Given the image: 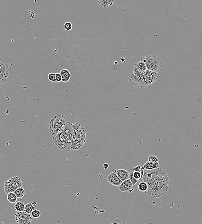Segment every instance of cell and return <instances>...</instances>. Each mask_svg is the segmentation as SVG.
<instances>
[{"instance_id": "cell-6", "label": "cell", "mask_w": 202, "mask_h": 224, "mask_svg": "<svg viewBox=\"0 0 202 224\" xmlns=\"http://www.w3.org/2000/svg\"><path fill=\"white\" fill-rule=\"evenodd\" d=\"M141 61L145 62L147 70L149 71L158 73L162 70V61L156 56L148 55L146 57H141Z\"/></svg>"}, {"instance_id": "cell-27", "label": "cell", "mask_w": 202, "mask_h": 224, "mask_svg": "<svg viewBox=\"0 0 202 224\" xmlns=\"http://www.w3.org/2000/svg\"><path fill=\"white\" fill-rule=\"evenodd\" d=\"M63 27L65 30L69 31L71 30L72 29L73 26H72L71 23L69 22H67L64 25Z\"/></svg>"}, {"instance_id": "cell-2", "label": "cell", "mask_w": 202, "mask_h": 224, "mask_svg": "<svg viewBox=\"0 0 202 224\" xmlns=\"http://www.w3.org/2000/svg\"><path fill=\"white\" fill-rule=\"evenodd\" d=\"M169 185L168 175L164 170L154 183L149 187L148 190L145 193L154 198H160L166 194L168 190Z\"/></svg>"}, {"instance_id": "cell-33", "label": "cell", "mask_w": 202, "mask_h": 224, "mask_svg": "<svg viewBox=\"0 0 202 224\" xmlns=\"http://www.w3.org/2000/svg\"><path fill=\"white\" fill-rule=\"evenodd\" d=\"M3 64H3V63H2V62H0V69H1V67H2V66H3Z\"/></svg>"}, {"instance_id": "cell-10", "label": "cell", "mask_w": 202, "mask_h": 224, "mask_svg": "<svg viewBox=\"0 0 202 224\" xmlns=\"http://www.w3.org/2000/svg\"><path fill=\"white\" fill-rule=\"evenodd\" d=\"M133 185L129 179L122 182L118 187L120 192L124 193L127 192H132L133 190Z\"/></svg>"}, {"instance_id": "cell-29", "label": "cell", "mask_w": 202, "mask_h": 224, "mask_svg": "<svg viewBox=\"0 0 202 224\" xmlns=\"http://www.w3.org/2000/svg\"><path fill=\"white\" fill-rule=\"evenodd\" d=\"M159 159L157 157L154 155L150 156L148 158V161L152 162H158Z\"/></svg>"}, {"instance_id": "cell-12", "label": "cell", "mask_w": 202, "mask_h": 224, "mask_svg": "<svg viewBox=\"0 0 202 224\" xmlns=\"http://www.w3.org/2000/svg\"><path fill=\"white\" fill-rule=\"evenodd\" d=\"M112 172H116L117 176L122 182L129 179V173L127 170H124V169H120V170H117L113 169Z\"/></svg>"}, {"instance_id": "cell-22", "label": "cell", "mask_w": 202, "mask_h": 224, "mask_svg": "<svg viewBox=\"0 0 202 224\" xmlns=\"http://www.w3.org/2000/svg\"><path fill=\"white\" fill-rule=\"evenodd\" d=\"M149 186L146 183L144 182H140L138 185V189L139 191L142 192H146L148 190Z\"/></svg>"}, {"instance_id": "cell-11", "label": "cell", "mask_w": 202, "mask_h": 224, "mask_svg": "<svg viewBox=\"0 0 202 224\" xmlns=\"http://www.w3.org/2000/svg\"><path fill=\"white\" fill-rule=\"evenodd\" d=\"M107 179L111 184L115 186H119L122 182L115 172H111L107 176Z\"/></svg>"}, {"instance_id": "cell-31", "label": "cell", "mask_w": 202, "mask_h": 224, "mask_svg": "<svg viewBox=\"0 0 202 224\" xmlns=\"http://www.w3.org/2000/svg\"><path fill=\"white\" fill-rule=\"evenodd\" d=\"M141 166L139 165H138L137 166L135 167L133 169V170L134 171V172H139V171H141Z\"/></svg>"}, {"instance_id": "cell-25", "label": "cell", "mask_w": 202, "mask_h": 224, "mask_svg": "<svg viewBox=\"0 0 202 224\" xmlns=\"http://www.w3.org/2000/svg\"><path fill=\"white\" fill-rule=\"evenodd\" d=\"M56 74L54 72H50L48 75V78L51 82L57 83V82L56 80Z\"/></svg>"}, {"instance_id": "cell-24", "label": "cell", "mask_w": 202, "mask_h": 224, "mask_svg": "<svg viewBox=\"0 0 202 224\" xmlns=\"http://www.w3.org/2000/svg\"><path fill=\"white\" fill-rule=\"evenodd\" d=\"M60 73L63 74L68 80H70V78H71V74H70V72L69 70L65 69H63V70H61Z\"/></svg>"}, {"instance_id": "cell-7", "label": "cell", "mask_w": 202, "mask_h": 224, "mask_svg": "<svg viewBox=\"0 0 202 224\" xmlns=\"http://www.w3.org/2000/svg\"><path fill=\"white\" fill-rule=\"evenodd\" d=\"M145 170L142 180L143 182L147 183L149 187L151 185L164 171L162 168H160L154 170Z\"/></svg>"}, {"instance_id": "cell-35", "label": "cell", "mask_w": 202, "mask_h": 224, "mask_svg": "<svg viewBox=\"0 0 202 224\" xmlns=\"http://www.w3.org/2000/svg\"><path fill=\"white\" fill-rule=\"evenodd\" d=\"M0 224H5L4 222H0Z\"/></svg>"}, {"instance_id": "cell-23", "label": "cell", "mask_w": 202, "mask_h": 224, "mask_svg": "<svg viewBox=\"0 0 202 224\" xmlns=\"http://www.w3.org/2000/svg\"><path fill=\"white\" fill-rule=\"evenodd\" d=\"M35 209V207L32 203H28L26 205H25V210L24 211L26 212L28 214L31 213Z\"/></svg>"}, {"instance_id": "cell-1", "label": "cell", "mask_w": 202, "mask_h": 224, "mask_svg": "<svg viewBox=\"0 0 202 224\" xmlns=\"http://www.w3.org/2000/svg\"><path fill=\"white\" fill-rule=\"evenodd\" d=\"M73 130L71 123L67 121L65 128L63 131L56 136H53L52 141L61 150L69 151L71 150Z\"/></svg>"}, {"instance_id": "cell-34", "label": "cell", "mask_w": 202, "mask_h": 224, "mask_svg": "<svg viewBox=\"0 0 202 224\" xmlns=\"http://www.w3.org/2000/svg\"><path fill=\"white\" fill-rule=\"evenodd\" d=\"M110 224H119V223H118L117 222H113L112 223Z\"/></svg>"}, {"instance_id": "cell-26", "label": "cell", "mask_w": 202, "mask_h": 224, "mask_svg": "<svg viewBox=\"0 0 202 224\" xmlns=\"http://www.w3.org/2000/svg\"><path fill=\"white\" fill-rule=\"evenodd\" d=\"M31 214V216L33 218H39L41 213H40V211L38 210V209H34Z\"/></svg>"}, {"instance_id": "cell-21", "label": "cell", "mask_w": 202, "mask_h": 224, "mask_svg": "<svg viewBox=\"0 0 202 224\" xmlns=\"http://www.w3.org/2000/svg\"><path fill=\"white\" fill-rule=\"evenodd\" d=\"M7 200L10 203H11V204H14V203H16V201H17V197L14 192H13V193H11L7 194Z\"/></svg>"}, {"instance_id": "cell-9", "label": "cell", "mask_w": 202, "mask_h": 224, "mask_svg": "<svg viewBox=\"0 0 202 224\" xmlns=\"http://www.w3.org/2000/svg\"><path fill=\"white\" fill-rule=\"evenodd\" d=\"M9 75V66L7 63H4L0 69V84H4L8 78Z\"/></svg>"}, {"instance_id": "cell-5", "label": "cell", "mask_w": 202, "mask_h": 224, "mask_svg": "<svg viewBox=\"0 0 202 224\" xmlns=\"http://www.w3.org/2000/svg\"><path fill=\"white\" fill-rule=\"evenodd\" d=\"M68 121L65 116L57 114L50 121L49 129L53 136H54L61 132L65 128Z\"/></svg>"}, {"instance_id": "cell-3", "label": "cell", "mask_w": 202, "mask_h": 224, "mask_svg": "<svg viewBox=\"0 0 202 224\" xmlns=\"http://www.w3.org/2000/svg\"><path fill=\"white\" fill-rule=\"evenodd\" d=\"M158 79V73L147 70L144 74L139 78L135 76L132 72L129 75V82L135 87L143 89L153 84Z\"/></svg>"}, {"instance_id": "cell-14", "label": "cell", "mask_w": 202, "mask_h": 224, "mask_svg": "<svg viewBox=\"0 0 202 224\" xmlns=\"http://www.w3.org/2000/svg\"><path fill=\"white\" fill-rule=\"evenodd\" d=\"M160 166L158 162H152L147 161L143 166V168L145 170H152L159 168Z\"/></svg>"}, {"instance_id": "cell-17", "label": "cell", "mask_w": 202, "mask_h": 224, "mask_svg": "<svg viewBox=\"0 0 202 224\" xmlns=\"http://www.w3.org/2000/svg\"><path fill=\"white\" fill-rule=\"evenodd\" d=\"M115 0H99L97 2L101 4L104 8L107 7H111Z\"/></svg>"}, {"instance_id": "cell-28", "label": "cell", "mask_w": 202, "mask_h": 224, "mask_svg": "<svg viewBox=\"0 0 202 224\" xmlns=\"http://www.w3.org/2000/svg\"><path fill=\"white\" fill-rule=\"evenodd\" d=\"M129 179H130V181H131L133 185H135V184H137V182H138V181H139L138 180L136 179L133 176V172H130V173H129Z\"/></svg>"}, {"instance_id": "cell-4", "label": "cell", "mask_w": 202, "mask_h": 224, "mask_svg": "<svg viewBox=\"0 0 202 224\" xmlns=\"http://www.w3.org/2000/svg\"><path fill=\"white\" fill-rule=\"evenodd\" d=\"M73 130L71 150H78L85 144L86 135L84 127L78 123H71Z\"/></svg>"}, {"instance_id": "cell-30", "label": "cell", "mask_w": 202, "mask_h": 224, "mask_svg": "<svg viewBox=\"0 0 202 224\" xmlns=\"http://www.w3.org/2000/svg\"><path fill=\"white\" fill-rule=\"evenodd\" d=\"M56 80L57 82H60L61 81V77L60 73H56Z\"/></svg>"}, {"instance_id": "cell-15", "label": "cell", "mask_w": 202, "mask_h": 224, "mask_svg": "<svg viewBox=\"0 0 202 224\" xmlns=\"http://www.w3.org/2000/svg\"><path fill=\"white\" fill-rule=\"evenodd\" d=\"M12 180H13V184H14V190H16L17 189L22 187L23 185V182L20 178L17 176H14V177L12 178Z\"/></svg>"}, {"instance_id": "cell-32", "label": "cell", "mask_w": 202, "mask_h": 224, "mask_svg": "<svg viewBox=\"0 0 202 224\" xmlns=\"http://www.w3.org/2000/svg\"><path fill=\"white\" fill-rule=\"evenodd\" d=\"M103 166H104V168L105 170H107V168H108V167H109V165L107 164V163H105Z\"/></svg>"}, {"instance_id": "cell-8", "label": "cell", "mask_w": 202, "mask_h": 224, "mask_svg": "<svg viewBox=\"0 0 202 224\" xmlns=\"http://www.w3.org/2000/svg\"><path fill=\"white\" fill-rule=\"evenodd\" d=\"M15 219L19 224H31L32 221L31 216L26 212H18L15 214Z\"/></svg>"}, {"instance_id": "cell-13", "label": "cell", "mask_w": 202, "mask_h": 224, "mask_svg": "<svg viewBox=\"0 0 202 224\" xmlns=\"http://www.w3.org/2000/svg\"><path fill=\"white\" fill-rule=\"evenodd\" d=\"M4 192L7 194L11 193H13L15 191L12 178L9 179L7 181H6L4 183Z\"/></svg>"}, {"instance_id": "cell-20", "label": "cell", "mask_w": 202, "mask_h": 224, "mask_svg": "<svg viewBox=\"0 0 202 224\" xmlns=\"http://www.w3.org/2000/svg\"><path fill=\"white\" fill-rule=\"evenodd\" d=\"M14 207L16 211L23 212L25 210V205L23 202L19 201L16 202Z\"/></svg>"}, {"instance_id": "cell-18", "label": "cell", "mask_w": 202, "mask_h": 224, "mask_svg": "<svg viewBox=\"0 0 202 224\" xmlns=\"http://www.w3.org/2000/svg\"><path fill=\"white\" fill-rule=\"evenodd\" d=\"M144 173V169L142 167L141 171L139 172H133V176L136 179L138 180V181H140L142 179Z\"/></svg>"}, {"instance_id": "cell-16", "label": "cell", "mask_w": 202, "mask_h": 224, "mask_svg": "<svg viewBox=\"0 0 202 224\" xmlns=\"http://www.w3.org/2000/svg\"><path fill=\"white\" fill-rule=\"evenodd\" d=\"M139 72H144L147 70V67L145 62L143 61L137 62L135 64L134 67Z\"/></svg>"}, {"instance_id": "cell-19", "label": "cell", "mask_w": 202, "mask_h": 224, "mask_svg": "<svg viewBox=\"0 0 202 224\" xmlns=\"http://www.w3.org/2000/svg\"><path fill=\"white\" fill-rule=\"evenodd\" d=\"M14 193L17 196V198H22L26 195V192H25L24 188L22 187L17 189L16 190L14 191Z\"/></svg>"}]
</instances>
